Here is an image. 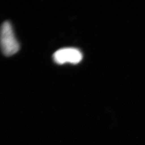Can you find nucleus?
<instances>
[{"label":"nucleus","mask_w":145,"mask_h":145,"mask_svg":"<svg viewBox=\"0 0 145 145\" xmlns=\"http://www.w3.org/2000/svg\"><path fill=\"white\" fill-rule=\"evenodd\" d=\"M0 46L6 56H11L18 51L19 43L15 36L10 23L5 22L0 29Z\"/></svg>","instance_id":"nucleus-1"},{"label":"nucleus","mask_w":145,"mask_h":145,"mask_svg":"<svg viewBox=\"0 0 145 145\" xmlns=\"http://www.w3.org/2000/svg\"><path fill=\"white\" fill-rule=\"evenodd\" d=\"M82 59L81 53L78 50L72 48L60 49L53 54L54 61L58 64H63L68 62L78 63Z\"/></svg>","instance_id":"nucleus-2"}]
</instances>
